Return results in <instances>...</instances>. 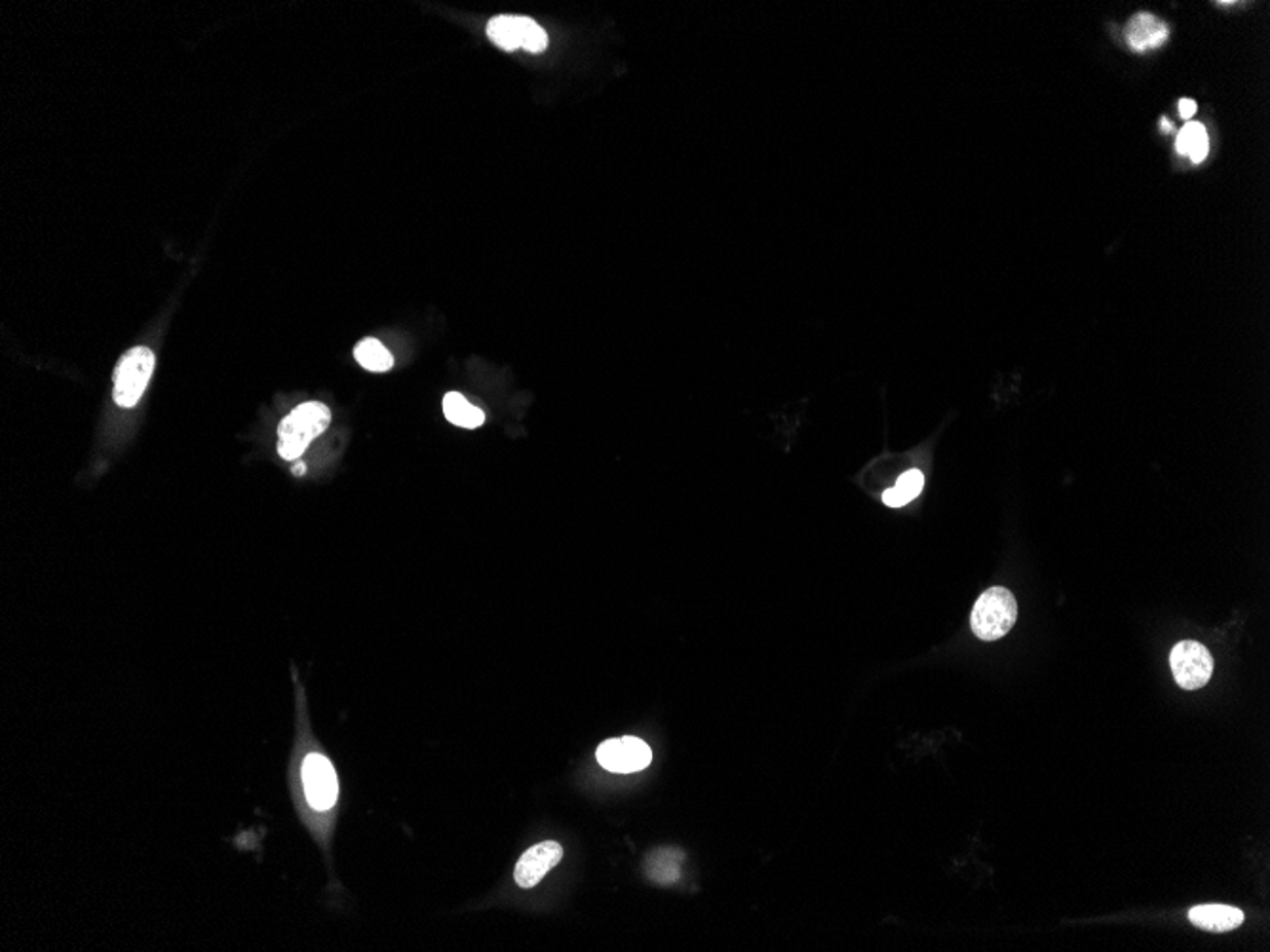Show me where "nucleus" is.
I'll list each match as a JSON object with an SVG mask.
<instances>
[{"instance_id": "nucleus-1", "label": "nucleus", "mask_w": 1270, "mask_h": 952, "mask_svg": "<svg viewBox=\"0 0 1270 952\" xmlns=\"http://www.w3.org/2000/svg\"><path fill=\"white\" fill-rule=\"evenodd\" d=\"M331 425V411L322 401H306L295 407L278 427V452L284 461H297L309 445Z\"/></svg>"}, {"instance_id": "nucleus-2", "label": "nucleus", "mask_w": 1270, "mask_h": 952, "mask_svg": "<svg viewBox=\"0 0 1270 952\" xmlns=\"http://www.w3.org/2000/svg\"><path fill=\"white\" fill-rule=\"evenodd\" d=\"M1018 620V602L1007 588L987 589L980 595L970 615V627L981 640L1005 637Z\"/></svg>"}, {"instance_id": "nucleus-3", "label": "nucleus", "mask_w": 1270, "mask_h": 952, "mask_svg": "<svg viewBox=\"0 0 1270 952\" xmlns=\"http://www.w3.org/2000/svg\"><path fill=\"white\" fill-rule=\"evenodd\" d=\"M487 38L506 51L523 48L541 53L548 48V35L535 20L525 15H497L487 24Z\"/></svg>"}, {"instance_id": "nucleus-4", "label": "nucleus", "mask_w": 1270, "mask_h": 952, "mask_svg": "<svg viewBox=\"0 0 1270 952\" xmlns=\"http://www.w3.org/2000/svg\"><path fill=\"white\" fill-rule=\"evenodd\" d=\"M154 354L147 346L126 352L114 373L113 398L120 407H134L145 394L154 371Z\"/></svg>"}, {"instance_id": "nucleus-5", "label": "nucleus", "mask_w": 1270, "mask_h": 952, "mask_svg": "<svg viewBox=\"0 0 1270 952\" xmlns=\"http://www.w3.org/2000/svg\"><path fill=\"white\" fill-rule=\"evenodd\" d=\"M1171 673L1183 690H1200L1213 675V658L1204 645L1182 640L1170 654Z\"/></svg>"}, {"instance_id": "nucleus-6", "label": "nucleus", "mask_w": 1270, "mask_h": 952, "mask_svg": "<svg viewBox=\"0 0 1270 952\" xmlns=\"http://www.w3.org/2000/svg\"><path fill=\"white\" fill-rule=\"evenodd\" d=\"M302 785L306 801L318 812H326L337 802L339 781L335 768L331 761L320 753H311L302 761Z\"/></svg>"}, {"instance_id": "nucleus-7", "label": "nucleus", "mask_w": 1270, "mask_h": 952, "mask_svg": "<svg viewBox=\"0 0 1270 952\" xmlns=\"http://www.w3.org/2000/svg\"><path fill=\"white\" fill-rule=\"evenodd\" d=\"M595 757H597V763L609 772L631 774V772L645 770L651 765L653 752L643 739L636 738V736H622V738L604 741L597 747Z\"/></svg>"}, {"instance_id": "nucleus-8", "label": "nucleus", "mask_w": 1270, "mask_h": 952, "mask_svg": "<svg viewBox=\"0 0 1270 952\" xmlns=\"http://www.w3.org/2000/svg\"><path fill=\"white\" fill-rule=\"evenodd\" d=\"M564 859V848L559 842L554 840H546L533 848H529L528 852L521 855V859L517 862L514 878H516L519 888H535L542 878L546 877L555 865Z\"/></svg>"}, {"instance_id": "nucleus-9", "label": "nucleus", "mask_w": 1270, "mask_h": 952, "mask_svg": "<svg viewBox=\"0 0 1270 952\" xmlns=\"http://www.w3.org/2000/svg\"><path fill=\"white\" fill-rule=\"evenodd\" d=\"M1170 37V27L1153 13L1139 12L1133 15L1124 31L1126 44L1137 53L1157 50Z\"/></svg>"}, {"instance_id": "nucleus-10", "label": "nucleus", "mask_w": 1270, "mask_h": 952, "mask_svg": "<svg viewBox=\"0 0 1270 952\" xmlns=\"http://www.w3.org/2000/svg\"><path fill=\"white\" fill-rule=\"evenodd\" d=\"M1244 913L1236 907L1229 905H1198L1189 911V920L1196 927L1211 931V933H1225V931H1233L1238 926L1244 924Z\"/></svg>"}, {"instance_id": "nucleus-11", "label": "nucleus", "mask_w": 1270, "mask_h": 952, "mask_svg": "<svg viewBox=\"0 0 1270 952\" xmlns=\"http://www.w3.org/2000/svg\"><path fill=\"white\" fill-rule=\"evenodd\" d=\"M443 414L455 427L474 430L485 423V413L466 400L459 392H449L443 398Z\"/></svg>"}, {"instance_id": "nucleus-12", "label": "nucleus", "mask_w": 1270, "mask_h": 952, "mask_svg": "<svg viewBox=\"0 0 1270 952\" xmlns=\"http://www.w3.org/2000/svg\"><path fill=\"white\" fill-rule=\"evenodd\" d=\"M354 358L356 362L362 365L371 373H385L391 371L394 367V358L391 352L385 349V344L377 338H364L354 346Z\"/></svg>"}, {"instance_id": "nucleus-13", "label": "nucleus", "mask_w": 1270, "mask_h": 952, "mask_svg": "<svg viewBox=\"0 0 1270 952\" xmlns=\"http://www.w3.org/2000/svg\"><path fill=\"white\" fill-rule=\"evenodd\" d=\"M681 862H683V852L669 850V848L656 850L647 857V875L658 884H672L680 878Z\"/></svg>"}, {"instance_id": "nucleus-14", "label": "nucleus", "mask_w": 1270, "mask_h": 952, "mask_svg": "<svg viewBox=\"0 0 1270 952\" xmlns=\"http://www.w3.org/2000/svg\"><path fill=\"white\" fill-rule=\"evenodd\" d=\"M1175 149L1180 154L1189 156L1195 163L1204 162V158L1209 152V139L1204 124L1200 122H1189L1183 125L1177 141H1175Z\"/></svg>"}, {"instance_id": "nucleus-15", "label": "nucleus", "mask_w": 1270, "mask_h": 952, "mask_svg": "<svg viewBox=\"0 0 1270 952\" xmlns=\"http://www.w3.org/2000/svg\"><path fill=\"white\" fill-rule=\"evenodd\" d=\"M924 487V476L918 470H909L906 474L898 477V483L894 489L884 490L882 492V502L888 508H902L913 499H917L920 490Z\"/></svg>"}, {"instance_id": "nucleus-16", "label": "nucleus", "mask_w": 1270, "mask_h": 952, "mask_svg": "<svg viewBox=\"0 0 1270 952\" xmlns=\"http://www.w3.org/2000/svg\"><path fill=\"white\" fill-rule=\"evenodd\" d=\"M1195 113H1196V101L1187 100V98H1185V100L1180 101V114H1182V118H1185V120H1189V118H1191V116H1193V114Z\"/></svg>"}, {"instance_id": "nucleus-17", "label": "nucleus", "mask_w": 1270, "mask_h": 952, "mask_svg": "<svg viewBox=\"0 0 1270 952\" xmlns=\"http://www.w3.org/2000/svg\"><path fill=\"white\" fill-rule=\"evenodd\" d=\"M291 472H293L295 476H302V474L306 472V466H304V464L302 463H297L295 464V466H293V468H291Z\"/></svg>"}, {"instance_id": "nucleus-18", "label": "nucleus", "mask_w": 1270, "mask_h": 952, "mask_svg": "<svg viewBox=\"0 0 1270 952\" xmlns=\"http://www.w3.org/2000/svg\"><path fill=\"white\" fill-rule=\"evenodd\" d=\"M1160 125H1162V132H1168V134L1173 130V124H1171V120H1168V118H1162Z\"/></svg>"}]
</instances>
